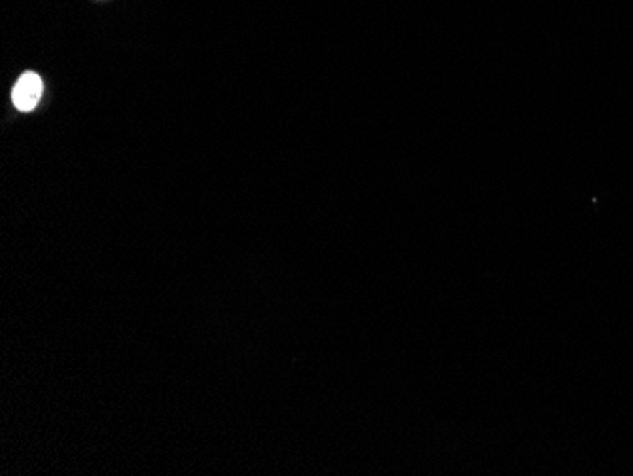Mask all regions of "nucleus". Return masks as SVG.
Here are the masks:
<instances>
[{
	"label": "nucleus",
	"mask_w": 633,
	"mask_h": 476,
	"mask_svg": "<svg viewBox=\"0 0 633 476\" xmlns=\"http://www.w3.org/2000/svg\"><path fill=\"white\" fill-rule=\"evenodd\" d=\"M42 89H44L42 78L36 72H25L17 80L16 88L11 91L14 105L21 112L33 111L34 106L39 105L40 97H42Z\"/></svg>",
	"instance_id": "1"
}]
</instances>
